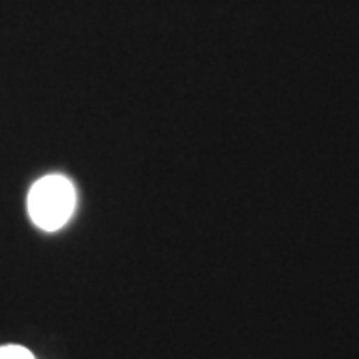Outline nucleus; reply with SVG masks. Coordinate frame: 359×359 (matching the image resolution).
Wrapping results in <instances>:
<instances>
[{"instance_id": "obj_1", "label": "nucleus", "mask_w": 359, "mask_h": 359, "mask_svg": "<svg viewBox=\"0 0 359 359\" xmlns=\"http://www.w3.org/2000/svg\"><path fill=\"white\" fill-rule=\"evenodd\" d=\"M28 216L44 231H56L76 208V190L72 182L65 176L50 174L40 178L28 192Z\"/></svg>"}, {"instance_id": "obj_2", "label": "nucleus", "mask_w": 359, "mask_h": 359, "mask_svg": "<svg viewBox=\"0 0 359 359\" xmlns=\"http://www.w3.org/2000/svg\"><path fill=\"white\" fill-rule=\"evenodd\" d=\"M0 359H34V355L22 346H2Z\"/></svg>"}]
</instances>
